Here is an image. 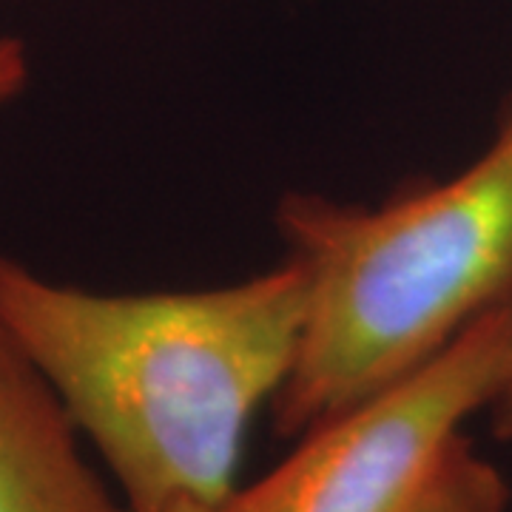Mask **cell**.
Masks as SVG:
<instances>
[{
  "label": "cell",
  "instance_id": "cell-1",
  "mask_svg": "<svg viewBox=\"0 0 512 512\" xmlns=\"http://www.w3.org/2000/svg\"><path fill=\"white\" fill-rule=\"evenodd\" d=\"M308 279L276 268L205 291L97 293L0 254V328L52 384L131 512L217 510L256 413L291 373Z\"/></svg>",
  "mask_w": 512,
  "mask_h": 512
},
{
  "label": "cell",
  "instance_id": "cell-2",
  "mask_svg": "<svg viewBox=\"0 0 512 512\" xmlns=\"http://www.w3.org/2000/svg\"><path fill=\"white\" fill-rule=\"evenodd\" d=\"M276 231L305 271L308 311L271 407L282 436H302L512 299V100L456 177L384 205L291 191Z\"/></svg>",
  "mask_w": 512,
  "mask_h": 512
},
{
  "label": "cell",
  "instance_id": "cell-3",
  "mask_svg": "<svg viewBox=\"0 0 512 512\" xmlns=\"http://www.w3.org/2000/svg\"><path fill=\"white\" fill-rule=\"evenodd\" d=\"M512 299L396 384L302 433L268 476L214 512H402L504 379Z\"/></svg>",
  "mask_w": 512,
  "mask_h": 512
},
{
  "label": "cell",
  "instance_id": "cell-4",
  "mask_svg": "<svg viewBox=\"0 0 512 512\" xmlns=\"http://www.w3.org/2000/svg\"><path fill=\"white\" fill-rule=\"evenodd\" d=\"M80 439L52 384L0 328V512H131Z\"/></svg>",
  "mask_w": 512,
  "mask_h": 512
},
{
  "label": "cell",
  "instance_id": "cell-5",
  "mask_svg": "<svg viewBox=\"0 0 512 512\" xmlns=\"http://www.w3.org/2000/svg\"><path fill=\"white\" fill-rule=\"evenodd\" d=\"M402 512H510V487L493 461L458 436Z\"/></svg>",
  "mask_w": 512,
  "mask_h": 512
},
{
  "label": "cell",
  "instance_id": "cell-6",
  "mask_svg": "<svg viewBox=\"0 0 512 512\" xmlns=\"http://www.w3.org/2000/svg\"><path fill=\"white\" fill-rule=\"evenodd\" d=\"M32 57L26 43L15 35H0V106L15 100L29 86Z\"/></svg>",
  "mask_w": 512,
  "mask_h": 512
},
{
  "label": "cell",
  "instance_id": "cell-7",
  "mask_svg": "<svg viewBox=\"0 0 512 512\" xmlns=\"http://www.w3.org/2000/svg\"><path fill=\"white\" fill-rule=\"evenodd\" d=\"M490 427H493L495 439L512 441V333H510V353H507V367H504V379L495 393L493 404L487 407Z\"/></svg>",
  "mask_w": 512,
  "mask_h": 512
},
{
  "label": "cell",
  "instance_id": "cell-8",
  "mask_svg": "<svg viewBox=\"0 0 512 512\" xmlns=\"http://www.w3.org/2000/svg\"><path fill=\"white\" fill-rule=\"evenodd\" d=\"M163 512H214L211 507H202V504H174Z\"/></svg>",
  "mask_w": 512,
  "mask_h": 512
}]
</instances>
